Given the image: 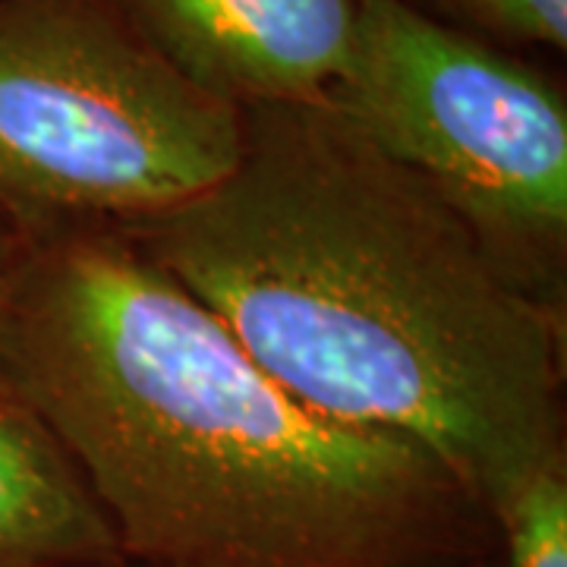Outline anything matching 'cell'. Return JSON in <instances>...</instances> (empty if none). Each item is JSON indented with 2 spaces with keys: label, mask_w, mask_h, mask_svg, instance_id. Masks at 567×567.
<instances>
[{
  "label": "cell",
  "mask_w": 567,
  "mask_h": 567,
  "mask_svg": "<svg viewBox=\"0 0 567 567\" xmlns=\"http://www.w3.org/2000/svg\"><path fill=\"white\" fill-rule=\"evenodd\" d=\"M29 234L22 230L20 224L10 221L3 212H0V293H3V287L10 281V275H13V268L22 259V252H25V246H29Z\"/></svg>",
  "instance_id": "9"
},
{
  "label": "cell",
  "mask_w": 567,
  "mask_h": 567,
  "mask_svg": "<svg viewBox=\"0 0 567 567\" xmlns=\"http://www.w3.org/2000/svg\"><path fill=\"white\" fill-rule=\"evenodd\" d=\"M324 102L470 227L498 271L567 312V102L502 44L410 0H360Z\"/></svg>",
  "instance_id": "4"
},
{
  "label": "cell",
  "mask_w": 567,
  "mask_h": 567,
  "mask_svg": "<svg viewBox=\"0 0 567 567\" xmlns=\"http://www.w3.org/2000/svg\"><path fill=\"white\" fill-rule=\"evenodd\" d=\"M117 551L73 457L0 382V567H80Z\"/></svg>",
  "instance_id": "6"
},
{
  "label": "cell",
  "mask_w": 567,
  "mask_h": 567,
  "mask_svg": "<svg viewBox=\"0 0 567 567\" xmlns=\"http://www.w3.org/2000/svg\"><path fill=\"white\" fill-rule=\"evenodd\" d=\"M80 567H158V565H145V561H136V558H126V555H107V558H99V561H89V565Z\"/></svg>",
  "instance_id": "10"
},
{
  "label": "cell",
  "mask_w": 567,
  "mask_h": 567,
  "mask_svg": "<svg viewBox=\"0 0 567 567\" xmlns=\"http://www.w3.org/2000/svg\"><path fill=\"white\" fill-rule=\"evenodd\" d=\"M423 13L502 48H567V0H410Z\"/></svg>",
  "instance_id": "8"
},
{
  "label": "cell",
  "mask_w": 567,
  "mask_h": 567,
  "mask_svg": "<svg viewBox=\"0 0 567 567\" xmlns=\"http://www.w3.org/2000/svg\"><path fill=\"white\" fill-rule=\"evenodd\" d=\"M183 80L234 107L324 102L360 0H111Z\"/></svg>",
  "instance_id": "5"
},
{
  "label": "cell",
  "mask_w": 567,
  "mask_h": 567,
  "mask_svg": "<svg viewBox=\"0 0 567 567\" xmlns=\"http://www.w3.org/2000/svg\"><path fill=\"white\" fill-rule=\"evenodd\" d=\"M0 382L145 565L442 567L498 551L435 454L303 404L121 227L29 240L0 293Z\"/></svg>",
  "instance_id": "1"
},
{
  "label": "cell",
  "mask_w": 567,
  "mask_h": 567,
  "mask_svg": "<svg viewBox=\"0 0 567 567\" xmlns=\"http://www.w3.org/2000/svg\"><path fill=\"white\" fill-rule=\"evenodd\" d=\"M442 567H498V551H495V555H480V558H466V561H454V565Z\"/></svg>",
  "instance_id": "11"
},
{
  "label": "cell",
  "mask_w": 567,
  "mask_h": 567,
  "mask_svg": "<svg viewBox=\"0 0 567 567\" xmlns=\"http://www.w3.org/2000/svg\"><path fill=\"white\" fill-rule=\"evenodd\" d=\"M240 117L221 181L121 227L142 252L290 394L416 442L486 514L565 457V316L328 102Z\"/></svg>",
  "instance_id": "2"
},
{
  "label": "cell",
  "mask_w": 567,
  "mask_h": 567,
  "mask_svg": "<svg viewBox=\"0 0 567 567\" xmlns=\"http://www.w3.org/2000/svg\"><path fill=\"white\" fill-rule=\"evenodd\" d=\"M240 136V107L111 0H0V212L29 237L164 215L221 181Z\"/></svg>",
  "instance_id": "3"
},
{
  "label": "cell",
  "mask_w": 567,
  "mask_h": 567,
  "mask_svg": "<svg viewBox=\"0 0 567 567\" xmlns=\"http://www.w3.org/2000/svg\"><path fill=\"white\" fill-rule=\"evenodd\" d=\"M488 517L498 567H567V454L539 466Z\"/></svg>",
  "instance_id": "7"
}]
</instances>
